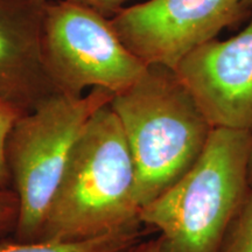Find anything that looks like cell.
I'll return each instance as SVG.
<instances>
[{"mask_svg": "<svg viewBox=\"0 0 252 252\" xmlns=\"http://www.w3.org/2000/svg\"><path fill=\"white\" fill-rule=\"evenodd\" d=\"M139 215L134 163L108 103L78 137L37 241H81L138 228Z\"/></svg>", "mask_w": 252, "mask_h": 252, "instance_id": "6da1fadb", "label": "cell"}, {"mask_svg": "<svg viewBox=\"0 0 252 252\" xmlns=\"http://www.w3.org/2000/svg\"><path fill=\"white\" fill-rule=\"evenodd\" d=\"M110 106L130 149L141 209L191 168L214 127L174 70L159 64L147 65Z\"/></svg>", "mask_w": 252, "mask_h": 252, "instance_id": "7a4b0ae2", "label": "cell"}, {"mask_svg": "<svg viewBox=\"0 0 252 252\" xmlns=\"http://www.w3.org/2000/svg\"><path fill=\"white\" fill-rule=\"evenodd\" d=\"M251 131L213 128L191 168L141 208V224L159 232L161 252H219L251 189Z\"/></svg>", "mask_w": 252, "mask_h": 252, "instance_id": "3957f363", "label": "cell"}, {"mask_svg": "<svg viewBox=\"0 0 252 252\" xmlns=\"http://www.w3.org/2000/svg\"><path fill=\"white\" fill-rule=\"evenodd\" d=\"M113 94L94 89L87 96L60 93L37 100L21 113L5 147L11 189L19 201L14 239L35 242L80 134Z\"/></svg>", "mask_w": 252, "mask_h": 252, "instance_id": "277c9868", "label": "cell"}, {"mask_svg": "<svg viewBox=\"0 0 252 252\" xmlns=\"http://www.w3.org/2000/svg\"><path fill=\"white\" fill-rule=\"evenodd\" d=\"M46 50L63 93L77 96L88 87L121 93L147 67L99 12L70 0L48 11Z\"/></svg>", "mask_w": 252, "mask_h": 252, "instance_id": "5b68a950", "label": "cell"}, {"mask_svg": "<svg viewBox=\"0 0 252 252\" xmlns=\"http://www.w3.org/2000/svg\"><path fill=\"white\" fill-rule=\"evenodd\" d=\"M245 0H149L121 11L113 31L144 64L175 65L231 23Z\"/></svg>", "mask_w": 252, "mask_h": 252, "instance_id": "8992f818", "label": "cell"}, {"mask_svg": "<svg viewBox=\"0 0 252 252\" xmlns=\"http://www.w3.org/2000/svg\"><path fill=\"white\" fill-rule=\"evenodd\" d=\"M214 128L252 132V20L228 40H210L173 69Z\"/></svg>", "mask_w": 252, "mask_h": 252, "instance_id": "52a82bcc", "label": "cell"}, {"mask_svg": "<svg viewBox=\"0 0 252 252\" xmlns=\"http://www.w3.org/2000/svg\"><path fill=\"white\" fill-rule=\"evenodd\" d=\"M143 226L70 242L0 241V252H123L141 239Z\"/></svg>", "mask_w": 252, "mask_h": 252, "instance_id": "ba28073f", "label": "cell"}, {"mask_svg": "<svg viewBox=\"0 0 252 252\" xmlns=\"http://www.w3.org/2000/svg\"><path fill=\"white\" fill-rule=\"evenodd\" d=\"M219 252H252V188L232 220Z\"/></svg>", "mask_w": 252, "mask_h": 252, "instance_id": "9c48e42d", "label": "cell"}, {"mask_svg": "<svg viewBox=\"0 0 252 252\" xmlns=\"http://www.w3.org/2000/svg\"><path fill=\"white\" fill-rule=\"evenodd\" d=\"M21 113V110L14 104L0 98V189L11 188V176L6 165L5 147L9 132Z\"/></svg>", "mask_w": 252, "mask_h": 252, "instance_id": "30bf717a", "label": "cell"}, {"mask_svg": "<svg viewBox=\"0 0 252 252\" xmlns=\"http://www.w3.org/2000/svg\"><path fill=\"white\" fill-rule=\"evenodd\" d=\"M19 219V201L11 188L0 189V241L13 234Z\"/></svg>", "mask_w": 252, "mask_h": 252, "instance_id": "8fae6325", "label": "cell"}, {"mask_svg": "<svg viewBox=\"0 0 252 252\" xmlns=\"http://www.w3.org/2000/svg\"><path fill=\"white\" fill-rule=\"evenodd\" d=\"M17 48L13 37L0 25V68L8 64L14 59Z\"/></svg>", "mask_w": 252, "mask_h": 252, "instance_id": "7c38bea8", "label": "cell"}, {"mask_svg": "<svg viewBox=\"0 0 252 252\" xmlns=\"http://www.w3.org/2000/svg\"><path fill=\"white\" fill-rule=\"evenodd\" d=\"M77 4L84 5L87 7L93 8L94 11H109V9L117 8L124 4L127 0H70Z\"/></svg>", "mask_w": 252, "mask_h": 252, "instance_id": "4fadbf2b", "label": "cell"}, {"mask_svg": "<svg viewBox=\"0 0 252 252\" xmlns=\"http://www.w3.org/2000/svg\"><path fill=\"white\" fill-rule=\"evenodd\" d=\"M123 252H161L160 250L159 241L157 239H150V241H141L139 239L128 247Z\"/></svg>", "mask_w": 252, "mask_h": 252, "instance_id": "5bb4252c", "label": "cell"}, {"mask_svg": "<svg viewBox=\"0 0 252 252\" xmlns=\"http://www.w3.org/2000/svg\"><path fill=\"white\" fill-rule=\"evenodd\" d=\"M249 185L252 188V144L250 150V158H249Z\"/></svg>", "mask_w": 252, "mask_h": 252, "instance_id": "9a60e30c", "label": "cell"}, {"mask_svg": "<svg viewBox=\"0 0 252 252\" xmlns=\"http://www.w3.org/2000/svg\"><path fill=\"white\" fill-rule=\"evenodd\" d=\"M250 5H252V0H245L244 6H250Z\"/></svg>", "mask_w": 252, "mask_h": 252, "instance_id": "2e32d148", "label": "cell"}]
</instances>
